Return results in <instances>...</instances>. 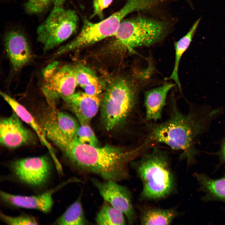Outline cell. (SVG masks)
<instances>
[{
  "label": "cell",
  "instance_id": "7c38bea8",
  "mask_svg": "<svg viewBox=\"0 0 225 225\" xmlns=\"http://www.w3.org/2000/svg\"><path fill=\"white\" fill-rule=\"evenodd\" d=\"M6 50L15 71L27 63L32 57L30 46L24 33L18 28L8 31L4 37Z\"/></svg>",
  "mask_w": 225,
  "mask_h": 225
},
{
  "label": "cell",
  "instance_id": "4316f807",
  "mask_svg": "<svg viewBox=\"0 0 225 225\" xmlns=\"http://www.w3.org/2000/svg\"><path fill=\"white\" fill-rule=\"evenodd\" d=\"M113 0H93V13L91 15L90 18H92L95 16H97L100 19L103 20V11L111 4Z\"/></svg>",
  "mask_w": 225,
  "mask_h": 225
},
{
  "label": "cell",
  "instance_id": "d4e9b609",
  "mask_svg": "<svg viewBox=\"0 0 225 225\" xmlns=\"http://www.w3.org/2000/svg\"><path fill=\"white\" fill-rule=\"evenodd\" d=\"M0 217L1 220L5 223L8 225H37L38 222L36 219L32 216L22 215L17 216H11L1 212Z\"/></svg>",
  "mask_w": 225,
  "mask_h": 225
},
{
  "label": "cell",
  "instance_id": "ffe728a7",
  "mask_svg": "<svg viewBox=\"0 0 225 225\" xmlns=\"http://www.w3.org/2000/svg\"><path fill=\"white\" fill-rule=\"evenodd\" d=\"M177 215L172 209L149 208L141 214L140 222L142 225H170Z\"/></svg>",
  "mask_w": 225,
  "mask_h": 225
},
{
  "label": "cell",
  "instance_id": "ac0fdd59",
  "mask_svg": "<svg viewBox=\"0 0 225 225\" xmlns=\"http://www.w3.org/2000/svg\"><path fill=\"white\" fill-rule=\"evenodd\" d=\"M195 176L202 190L206 194V198L225 202V177L214 180L203 174Z\"/></svg>",
  "mask_w": 225,
  "mask_h": 225
},
{
  "label": "cell",
  "instance_id": "5bb4252c",
  "mask_svg": "<svg viewBox=\"0 0 225 225\" xmlns=\"http://www.w3.org/2000/svg\"><path fill=\"white\" fill-rule=\"evenodd\" d=\"M63 100L80 124H88L97 114L102 101L99 95H90L85 92L74 93Z\"/></svg>",
  "mask_w": 225,
  "mask_h": 225
},
{
  "label": "cell",
  "instance_id": "4fadbf2b",
  "mask_svg": "<svg viewBox=\"0 0 225 225\" xmlns=\"http://www.w3.org/2000/svg\"><path fill=\"white\" fill-rule=\"evenodd\" d=\"M58 188L36 195L24 196L1 191L0 198L6 204L15 208L32 209L47 213L53 204L52 195Z\"/></svg>",
  "mask_w": 225,
  "mask_h": 225
},
{
  "label": "cell",
  "instance_id": "d6986e66",
  "mask_svg": "<svg viewBox=\"0 0 225 225\" xmlns=\"http://www.w3.org/2000/svg\"><path fill=\"white\" fill-rule=\"evenodd\" d=\"M60 225H86L90 224L86 218L82 208L81 195L66 209L55 222Z\"/></svg>",
  "mask_w": 225,
  "mask_h": 225
},
{
  "label": "cell",
  "instance_id": "603a6c76",
  "mask_svg": "<svg viewBox=\"0 0 225 225\" xmlns=\"http://www.w3.org/2000/svg\"><path fill=\"white\" fill-rule=\"evenodd\" d=\"M56 118L58 125L62 134L69 139L74 138L80 124L72 116L62 111H57Z\"/></svg>",
  "mask_w": 225,
  "mask_h": 225
},
{
  "label": "cell",
  "instance_id": "e0dca14e",
  "mask_svg": "<svg viewBox=\"0 0 225 225\" xmlns=\"http://www.w3.org/2000/svg\"><path fill=\"white\" fill-rule=\"evenodd\" d=\"M73 68L77 84L83 89L84 92L90 95H99L102 87L95 73L82 64H77Z\"/></svg>",
  "mask_w": 225,
  "mask_h": 225
},
{
  "label": "cell",
  "instance_id": "484cf974",
  "mask_svg": "<svg viewBox=\"0 0 225 225\" xmlns=\"http://www.w3.org/2000/svg\"><path fill=\"white\" fill-rule=\"evenodd\" d=\"M52 4L51 0H27L24 8L28 13L37 14L44 12Z\"/></svg>",
  "mask_w": 225,
  "mask_h": 225
},
{
  "label": "cell",
  "instance_id": "9a60e30c",
  "mask_svg": "<svg viewBox=\"0 0 225 225\" xmlns=\"http://www.w3.org/2000/svg\"><path fill=\"white\" fill-rule=\"evenodd\" d=\"M175 85L166 83L145 92L144 103L146 121L157 122L161 118L168 94Z\"/></svg>",
  "mask_w": 225,
  "mask_h": 225
},
{
  "label": "cell",
  "instance_id": "cb8c5ba5",
  "mask_svg": "<svg viewBox=\"0 0 225 225\" xmlns=\"http://www.w3.org/2000/svg\"><path fill=\"white\" fill-rule=\"evenodd\" d=\"M82 143L97 146L98 139L93 131L88 124H80L74 138Z\"/></svg>",
  "mask_w": 225,
  "mask_h": 225
},
{
  "label": "cell",
  "instance_id": "3957f363",
  "mask_svg": "<svg viewBox=\"0 0 225 225\" xmlns=\"http://www.w3.org/2000/svg\"><path fill=\"white\" fill-rule=\"evenodd\" d=\"M148 75L142 71L134 81L118 78L108 86L101 101V116L107 130L125 124L132 116L139 114L138 93L141 82Z\"/></svg>",
  "mask_w": 225,
  "mask_h": 225
},
{
  "label": "cell",
  "instance_id": "ba28073f",
  "mask_svg": "<svg viewBox=\"0 0 225 225\" xmlns=\"http://www.w3.org/2000/svg\"><path fill=\"white\" fill-rule=\"evenodd\" d=\"M42 90L48 105L55 107L58 99H63L75 92L77 83L73 67L55 61L42 70Z\"/></svg>",
  "mask_w": 225,
  "mask_h": 225
},
{
  "label": "cell",
  "instance_id": "30bf717a",
  "mask_svg": "<svg viewBox=\"0 0 225 225\" xmlns=\"http://www.w3.org/2000/svg\"><path fill=\"white\" fill-rule=\"evenodd\" d=\"M91 181L105 201L124 214L129 224L135 222L136 216L131 193L127 188L111 180L101 181L92 178Z\"/></svg>",
  "mask_w": 225,
  "mask_h": 225
},
{
  "label": "cell",
  "instance_id": "9c48e42d",
  "mask_svg": "<svg viewBox=\"0 0 225 225\" xmlns=\"http://www.w3.org/2000/svg\"><path fill=\"white\" fill-rule=\"evenodd\" d=\"M52 165L47 156L15 160L9 165L10 172L19 182L31 188L42 189L48 185L52 172Z\"/></svg>",
  "mask_w": 225,
  "mask_h": 225
},
{
  "label": "cell",
  "instance_id": "44dd1931",
  "mask_svg": "<svg viewBox=\"0 0 225 225\" xmlns=\"http://www.w3.org/2000/svg\"><path fill=\"white\" fill-rule=\"evenodd\" d=\"M200 20V18L196 20L187 33L175 43V63L173 70L169 79L174 80L180 90L181 86L178 77L179 63L182 55L190 44Z\"/></svg>",
  "mask_w": 225,
  "mask_h": 225
},
{
  "label": "cell",
  "instance_id": "5b68a950",
  "mask_svg": "<svg viewBox=\"0 0 225 225\" xmlns=\"http://www.w3.org/2000/svg\"><path fill=\"white\" fill-rule=\"evenodd\" d=\"M168 23L141 15L122 20L114 35L113 44L122 51L148 46L161 40L167 34Z\"/></svg>",
  "mask_w": 225,
  "mask_h": 225
},
{
  "label": "cell",
  "instance_id": "83f0119b",
  "mask_svg": "<svg viewBox=\"0 0 225 225\" xmlns=\"http://www.w3.org/2000/svg\"><path fill=\"white\" fill-rule=\"evenodd\" d=\"M53 6L62 7L66 0H51Z\"/></svg>",
  "mask_w": 225,
  "mask_h": 225
},
{
  "label": "cell",
  "instance_id": "7402d4cb",
  "mask_svg": "<svg viewBox=\"0 0 225 225\" xmlns=\"http://www.w3.org/2000/svg\"><path fill=\"white\" fill-rule=\"evenodd\" d=\"M124 215L121 211L105 201L96 215L95 221L98 225H125Z\"/></svg>",
  "mask_w": 225,
  "mask_h": 225
},
{
  "label": "cell",
  "instance_id": "6da1fadb",
  "mask_svg": "<svg viewBox=\"0 0 225 225\" xmlns=\"http://www.w3.org/2000/svg\"><path fill=\"white\" fill-rule=\"evenodd\" d=\"M61 151L76 170L117 182L128 178V164L141 152L138 146L130 149L110 145L99 147L74 138H68Z\"/></svg>",
  "mask_w": 225,
  "mask_h": 225
},
{
  "label": "cell",
  "instance_id": "8fae6325",
  "mask_svg": "<svg viewBox=\"0 0 225 225\" xmlns=\"http://www.w3.org/2000/svg\"><path fill=\"white\" fill-rule=\"evenodd\" d=\"M34 134L22 124L21 119L13 111L10 116L0 122V142L3 146L15 149L35 142Z\"/></svg>",
  "mask_w": 225,
  "mask_h": 225
},
{
  "label": "cell",
  "instance_id": "277c9868",
  "mask_svg": "<svg viewBox=\"0 0 225 225\" xmlns=\"http://www.w3.org/2000/svg\"><path fill=\"white\" fill-rule=\"evenodd\" d=\"M136 170L142 184V197L149 200L165 198L172 192L174 180L168 153L154 145L136 162Z\"/></svg>",
  "mask_w": 225,
  "mask_h": 225
},
{
  "label": "cell",
  "instance_id": "8992f818",
  "mask_svg": "<svg viewBox=\"0 0 225 225\" xmlns=\"http://www.w3.org/2000/svg\"><path fill=\"white\" fill-rule=\"evenodd\" d=\"M136 10V7L133 1L128 0L119 10L99 22L92 23L84 18L79 34L72 41L60 48L57 52V54L60 55L107 38L113 37L124 18Z\"/></svg>",
  "mask_w": 225,
  "mask_h": 225
},
{
  "label": "cell",
  "instance_id": "52a82bcc",
  "mask_svg": "<svg viewBox=\"0 0 225 225\" xmlns=\"http://www.w3.org/2000/svg\"><path fill=\"white\" fill-rule=\"evenodd\" d=\"M78 21L74 10L53 6L37 29L38 40L42 45L44 52L56 47L71 36L77 30Z\"/></svg>",
  "mask_w": 225,
  "mask_h": 225
},
{
  "label": "cell",
  "instance_id": "2e32d148",
  "mask_svg": "<svg viewBox=\"0 0 225 225\" xmlns=\"http://www.w3.org/2000/svg\"><path fill=\"white\" fill-rule=\"evenodd\" d=\"M0 93L4 100L8 104L13 111L21 120L27 123L34 131L42 144L49 151L55 162H58L55 156L54 149L48 141V139L38 121L35 119L24 106L15 99L2 92H0Z\"/></svg>",
  "mask_w": 225,
  "mask_h": 225
},
{
  "label": "cell",
  "instance_id": "7a4b0ae2",
  "mask_svg": "<svg viewBox=\"0 0 225 225\" xmlns=\"http://www.w3.org/2000/svg\"><path fill=\"white\" fill-rule=\"evenodd\" d=\"M170 110L168 118L164 122H146L147 135L144 141L152 145L162 143L180 150L182 156L190 162L196 153L194 139L203 129L205 120L195 112L183 114L175 102L172 103Z\"/></svg>",
  "mask_w": 225,
  "mask_h": 225
},
{
  "label": "cell",
  "instance_id": "f1b7e54d",
  "mask_svg": "<svg viewBox=\"0 0 225 225\" xmlns=\"http://www.w3.org/2000/svg\"><path fill=\"white\" fill-rule=\"evenodd\" d=\"M221 157L223 160L225 161V142L224 144L222 152Z\"/></svg>",
  "mask_w": 225,
  "mask_h": 225
}]
</instances>
